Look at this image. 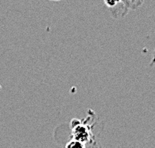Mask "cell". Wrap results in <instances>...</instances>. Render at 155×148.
Here are the masks:
<instances>
[{
  "instance_id": "1",
  "label": "cell",
  "mask_w": 155,
  "mask_h": 148,
  "mask_svg": "<svg viewBox=\"0 0 155 148\" xmlns=\"http://www.w3.org/2000/svg\"><path fill=\"white\" fill-rule=\"evenodd\" d=\"M77 123H74L73 121L71 122V127H72V137L73 140L79 141L81 143H85L89 140V136H90V132H89L88 128L86 126L82 125L80 122L77 120Z\"/></svg>"
},
{
  "instance_id": "2",
  "label": "cell",
  "mask_w": 155,
  "mask_h": 148,
  "mask_svg": "<svg viewBox=\"0 0 155 148\" xmlns=\"http://www.w3.org/2000/svg\"><path fill=\"white\" fill-rule=\"evenodd\" d=\"M66 148H85V145L83 143L79 142V141L71 140L66 144Z\"/></svg>"
},
{
  "instance_id": "3",
  "label": "cell",
  "mask_w": 155,
  "mask_h": 148,
  "mask_svg": "<svg viewBox=\"0 0 155 148\" xmlns=\"http://www.w3.org/2000/svg\"><path fill=\"white\" fill-rule=\"evenodd\" d=\"M104 3H105V5L107 6V7H109V8H113L115 7L118 3H119L121 0H103Z\"/></svg>"
},
{
  "instance_id": "4",
  "label": "cell",
  "mask_w": 155,
  "mask_h": 148,
  "mask_svg": "<svg viewBox=\"0 0 155 148\" xmlns=\"http://www.w3.org/2000/svg\"><path fill=\"white\" fill-rule=\"evenodd\" d=\"M53 1H59V0H53Z\"/></svg>"
}]
</instances>
